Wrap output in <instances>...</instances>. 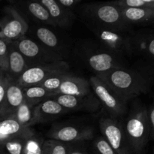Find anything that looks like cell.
Masks as SVG:
<instances>
[{"instance_id": "obj_10", "label": "cell", "mask_w": 154, "mask_h": 154, "mask_svg": "<svg viewBox=\"0 0 154 154\" xmlns=\"http://www.w3.org/2000/svg\"><path fill=\"white\" fill-rule=\"evenodd\" d=\"M67 72H70L69 66L65 60L54 62L28 68L16 82L22 88H26L39 85L42 81L55 74Z\"/></svg>"}, {"instance_id": "obj_8", "label": "cell", "mask_w": 154, "mask_h": 154, "mask_svg": "<svg viewBox=\"0 0 154 154\" xmlns=\"http://www.w3.org/2000/svg\"><path fill=\"white\" fill-rule=\"evenodd\" d=\"M49 139L57 140L67 144L89 141L94 138V129L87 125L57 123L53 125L47 133Z\"/></svg>"}, {"instance_id": "obj_7", "label": "cell", "mask_w": 154, "mask_h": 154, "mask_svg": "<svg viewBox=\"0 0 154 154\" xmlns=\"http://www.w3.org/2000/svg\"><path fill=\"white\" fill-rule=\"evenodd\" d=\"M14 42L18 51L25 59L29 68L64 60L59 56L48 51L32 38L24 35Z\"/></svg>"}, {"instance_id": "obj_28", "label": "cell", "mask_w": 154, "mask_h": 154, "mask_svg": "<svg viewBox=\"0 0 154 154\" xmlns=\"http://www.w3.org/2000/svg\"><path fill=\"white\" fill-rule=\"evenodd\" d=\"M110 2L119 8L154 9V0H117Z\"/></svg>"}, {"instance_id": "obj_13", "label": "cell", "mask_w": 154, "mask_h": 154, "mask_svg": "<svg viewBox=\"0 0 154 154\" xmlns=\"http://www.w3.org/2000/svg\"><path fill=\"white\" fill-rule=\"evenodd\" d=\"M132 56H138L154 63V32H132Z\"/></svg>"}, {"instance_id": "obj_25", "label": "cell", "mask_w": 154, "mask_h": 154, "mask_svg": "<svg viewBox=\"0 0 154 154\" xmlns=\"http://www.w3.org/2000/svg\"><path fill=\"white\" fill-rule=\"evenodd\" d=\"M29 137H20L0 142V154H23L26 142Z\"/></svg>"}, {"instance_id": "obj_11", "label": "cell", "mask_w": 154, "mask_h": 154, "mask_svg": "<svg viewBox=\"0 0 154 154\" xmlns=\"http://www.w3.org/2000/svg\"><path fill=\"white\" fill-rule=\"evenodd\" d=\"M6 15L0 20V38L5 42L17 41L29 30V25L17 9L13 7L5 8Z\"/></svg>"}, {"instance_id": "obj_12", "label": "cell", "mask_w": 154, "mask_h": 154, "mask_svg": "<svg viewBox=\"0 0 154 154\" xmlns=\"http://www.w3.org/2000/svg\"><path fill=\"white\" fill-rule=\"evenodd\" d=\"M68 111H87L93 113L100 108V103L94 94L76 96L56 95L51 97Z\"/></svg>"}, {"instance_id": "obj_9", "label": "cell", "mask_w": 154, "mask_h": 154, "mask_svg": "<svg viewBox=\"0 0 154 154\" xmlns=\"http://www.w3.org/2000/svg\"><path fill=\"white\" fill-rule=\"evenodd\" d=\"M99 125L102 136L116 153L132 154L125 135L123 123L109 117H104L99 119Z\"/></svg>"}, {"instance_id": "obj_19", "label": "cell", "mask_w": 154, "mask_h": 154, "mask_svg": "<svg viewBox=\"0 0 154 154\" xmlns=\"http://www.w3.org/2000/svg\"><path fill=\"white\" fill-rule=\"evenodd\" d=\"M41 4L48 11L55 26L69 27L73 23L75 15L73 11L67 10L58 4L56 0H42Z\"/></svg>"}, {"instance_id": "obj_15", "label": "cell", "mask_w": 154, "mask_h": 154, "mask_svg": "<svg viewBox=\"0 0 154 154\" xmlns=\"http://www.w3.org/2000/svg\"><path fill=\"white\" fill-rule=\"evenodd\" d=\"M91 87L88 80L81 77L74 76L69 73L66 77L58 90L54 93L56 95L83 96L90 94Z\"/></svg>"}, {"instance_id": "obj_35", "label": "cell", "mask_w": 154, "mask_h": 154, "mask_svg": "<svg viewBox=\"0 0 154 154\" xmlns=\"http://www.w3.org/2000/svg\"><path fill=\"white\" fill-rule=\"evenodd\" d=\"M68 154H90L85 149L82 148L80 146H77L75 144H71Z\"/></svg>"}, {"instance_id": "obj_36", "label": "cell", "mask_w": 154, "mask_h": 154, "mask_svg": "<svg viewBox=\"0 0 154 154\" xmlns=\"http://www.w3.org/2000/svg\"><path fill=\"white\" fill-rule=\"evenodd\" d=\"M153 154H154V148H153Z\"/></svg>"}, {"instance_id": "obj_22", "label": "cell", "mask_w": 154, "mask_h": 154, "mask_svg": "<svg viewBox=\"0 0 154 154\" xmlns=\"http://www.w3.org/2000/svg\"><path fill=\"white\" fill-rule=\"evenodd\" d=\"M24 7L27 14L38 23L55 26L48 11L41 4L40 2H26Z\"/></svg>"}, {"instance_id": "obj_17", "label": "cell", "mask_w": 154, "mask_h": 154, "mask_svg": "<svg viewBox=\"0 0 154 154\" xmlns=\"http://www.w3.org/2000/svg\"><path fill=\"white\" fill-rule=\"evenodd\" d=\"M35 133L31 127H23L13 116L0 117V142L20 138L31 136Z\"/></svg>"}, {"instance_id": "obj_1", "label": "cell", "mask_w": 154, "mask_h": 154, "mask_svg": "<svg viewBox=\"0 0 154 154\" xmlns=\"http://www.w3.org/2000/svg\"><path fill=\"white\" fill-rule=\"evenodd\" d=\"M95 76L106 84L126 102L150 92L153 84L152 76L148 72L129 67L112 69Z\"/></svg>"}, {"instance_id": "obj_5", "label": "cell", "mask_w": 154, "mask_h": 154, "mask_svg": "<svg viewBox=\"0 0 154 154\" xmlns=\"http://www.w3.org/2000/svg\"><path fill=\"white\" fill-rule=\"evenodd\" d=\"M86 48L81 57L87 67L95 74L105 73L112 69L127 67L123 59L101 45V47Z\"/></svg>"}, {"instance_id": "obj_18", "label": "cell", "mask_w": 154, "mask_h": 154, "mask_svg": "<svg viewBox=\"0 0 154 154\" xmlns=\"http://www.w3.org/2000/svg\"><path fill=\"white\" fill-rule=\"evenodd\" d=\"M23 101V88L16 81H9L6 90L4 105L0 111V117L13 115Z\"/></svg>"}, {"instance_id": "obj_23", "label": "cell", "mask_w": 154, "mask_h": 154, "mask_svg": "<svg viewBox=\"0 0 154 154\" xmlns=\"http://www.w3.org/2000/svg\"><path fill=\"white\" fill-rule=\"evenodd\" d=\"M35 106L36 105L24 100L12 116L22 126L26 128L31 127L34 125L33 120H34V109Z\"/></svg>"}, {"instance_id": "obj_14", "label": "cell", "mask_w": 154, "mask_h": 154, "mask_svg": "<svg viewBox=\"0 0 154 154\" xmlns=\"http://www.w3.org/2000/svg\"><path fill=\"white\" fill-rule=\"evenodd\" d=\"M67 113H69L67 110L54 99L50 98L35 107L33 124L51 121Z\"/></svg>"}, {"instance_id": "obj_3", "label": "cell", "mask_w": 154, "mask_h": 154, "mask_svg": "<svg viewBox=\"0 0 154 154\" xmlns=\"http://www.w3.org/2000/svg\"><path fill=\"white\" fill-rule=\"evenodd\" d=\"M84 17L88 20L87 23L103 28L121 32H132L129 26L122 16L120 8L108 2H93L81 7Z\"/></svg>"}, {"instance_id": "obj_27", "label": "cell", "mask_w": 154, "mask_h": 154, "mask_svg": "<svg viewBox=\"0 0 154 154\" xmlns=\"http://www.w3.org/2000/svg\"><path fill=\"white\" fill-rule=\"evenodd\" d=\"M69 73H71V72H60V73L55 74V75L49 77V78L45 79L44 81H42L39 85L42 86V87L46 89L48 91L53 93V94H54L58 90L59 87L61 85L62 82L63 81V80L66 78V77Z\"/></svg>"}, {"instance_id": "obj_4", "label": "cell", "mask_w": 154, "mask_h": 154, "mask_svg": "<svg viewBox=\"0 0 154 154\" xmlns=\"http://www.w3.org/2000/svg\"><path fill=\"white\" fill-rule=\"evenodd\" d=\"M102 45L118 57H132V32H121L87 23Z\"/></svg>"}, {"instance_id": "obj_2", "label": "cell", "mask_w": 154, "mask_h": 154, "mask_svg": "<svg viewBox=\"0 0 154 154\" xmlns=\"http://www.w3.org/2000/svg\"><path fill=\"white\" fill-rule=\"evenodd\" d=\"M123 126L132 153L143 154L150 140L147 107L135 102Z\"/></svg>"}, {"instance_id": "obj_20", "label": "cell", "mask_w": 154, "mask_h": 154, "mask_svg": "<svg viewBox=\"0 0 154 154\" xmlns=\"http://www.w3.org/2000/svg\"><path fill=\"white\" fill-rule=\"evenodd\" d=\"M8 72L11 81H17L20 77L28 69L25 59L17 48L14 42L8 43Z\"/></svg>"}, {"instance_id": "obj_21", "label": "cell", "mask_w": 154, "mask_h": 154, "mask_svg": "<svg viewBox=\"0 0 154 154\" xmlns=\"http://www.w3.org/2000/svg\"><path fill=\"white\" fill-rule=\"evenodd\" d=\"M122 16L129 26L154 23V9L120 8Z\"/></svg>"}, {"instance_id": "obj_30", "label": "cell", "mask_w": 154, "mask_h": 154, "mask_svg": "<svg viewBox=\"0 0 154 154\" xmlns=\"http://www.w3.org/2000/svg\"><path fill=\"white\" fill-rule=\"evenodd\" d=\"M92 148L95 154H117L103 136L95 138Z\"/></svg>"}, {"instance_id": "obj_16", "label": "cell", "mask_w": 154, "mask_h": 154, "mask_svg": "<svg viewBox=\"0 0 154 154\" xmlns=\"http://www.w3.org/2000/svg\"><path fill=\"white\" fill-rule=\"evenodd\" d=\"M32 32L34 35V40L48 51L65 60L66 54L63 44L54 32L45 26H35L33 27Z\"/></svg>"}, {"instance_id": "obj_31", "label": "cell", "mask_w": 154, "mask_h": 154, "mask_svg": "<svg viewBox=\"0 0 154 154\" xmlns=\"http://www.w3.org/2000/svg\"><path fill=\"white\" fill-rule=\"evenodd\" d=\"M0 70L8 74V42L0 38Z\"/></svg>"}, {"instance_id": "obj_32", "label": "cell", "mask_w": 154, "mask_h": 154, "mask_svg": "<svg viewBox=\"0 0 154 154\" xmlns=\"http://www.w3.org/2000/svg\"><path fill=\"white\" fill-rule=\"evenodd\" d=\"M10 81V78L7 74H5L0 79V111L2 110L3 105H4L6 90H7L8 85Z\"/></svg>"}, {"instance_id": "obj_6", "label": "cell", "mask_w": 154, "mask_h": 154, "mask_svg": "<svg viewBox=\"0 0 154 154\" xmlns=\"http://www.w3.org/2000/svg\"><path fill=\"white\" fill-rule=\"evenodd\" d=\"M89 82L93 94L99 100L100 105L108 113L109 117L117 120L126 114L127 102L122 99L106 84L95 75L90 77Z\"/></svg>"}, {"instance_id": "obj_34", "label": "cell", "mask_w": 154, "mask_h": 154, "mask_svg": "<svg viewBox=\"0 0 154 154\" xmlns=\"http://www.w3.org/2000/svg\"><path fill=\"white\" fill-rule=\"evenodd\" d=\"M58 4L67 10L72 11L81 2V0H58Z\"/></svg>"}, {"instance_id": "obj_33", "label": "cell", "mask_w": 154, "mask_h": 154, "mask_svg": "<svg viewBox=\"0 0 154 154\" xmlns=\"http://www.w3.org/2000/svg\"><path fill=\"white\" fill-rule=\"evenodd\" d=\"M149 125H150V140H154V103L147 108Z\"/></svg>"}, {"instance_id": "obj_26", "label": "cell", "mask_w": 154, "mask_h": 154, "mask_svg": "<svg viewBox=\"0 0 154 154\" xmlns=\"http://www.w3.org/2000/svg\"><path fill=\"white\" fill-rule=\"evenodd\" d=\"M70 146L71 144L57 140H45L42 144V154H68Z\"/></svg>"}, {"instance_id": "obj_24", "label": "cell", "mask_w": 154, "mask_h": 154, "mask_svg": "<svg viewBox=\"0 0 154 154\" xmlns=\"http://www.w3.org/2000/svg\"><path fill=\"white\" fill-rule=\"evenodd\" d=\"M24 100L35 105H38L46 99L54 96L53 93L48 91L40 85L31 86L23 88Z\"/></svg>"}, {"instance_id": "obj_29", "label": "cell", "mask_w": 154, "mask_h": 154, "mask_svg": "<svg viewBox=\"0 0 154 154\" xmlns=\"http://www.w3.org/2000/svg\"><path fill=\"white\" fill-rule=\"evenodd\" d=\"M44 140L35 133L27 139L23 154H42Z\"/></svg>"}]
</instances>
